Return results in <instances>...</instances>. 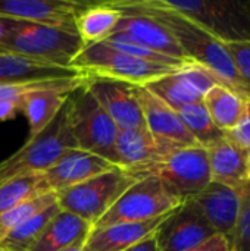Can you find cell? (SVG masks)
<instances>
[{
  "label": "cell",
  "instance_id": "6da1fadb",
  "mask_svg": "<svg viewBox=\"0 0 250 251\" xmlns=\"http://www.w3.org/2000/svg\"><path fill=\"white\" fill-rule=\"evenodd\" d=\"M108 3L121 13H141L161 22L174 35L189 60L208 68L225 87L246 97L243 84L225 44L197 24L177 12L158 6L153 0H113Z\"/></svg>",
  "mask_w": 250,
  "mask_h": 251
},
{
  "label": "cell",
  "instance_id": "7a4b0ae2",
  "mask_svg": "<svg viewBox=\"0 0 250 251\" xmlns=\"http://www.w3.org/2000/svg\"><path fill=\"white\" fill-rule=\"evenodd\" d=\"M84 47L77 31L0 18V50L56 66L71 68Z\"/></svg>",
  "mask_w": 250,
  "mask_h": 251
},
{
  "label": "cell",
  "instance_id": "3957f363",
  "mask_svg": "<svg viewBox=\"0 0 250 251\" xmlns=\"http://www.w3.org/2000/svg\"><path fill=\"white\" fill-rule=\"evenodd\" d=\"M66 116L77 149L97 154L119 168L116 154L119 129L91 96L85 84L68 96Z\"/></svg>",
  "mask_w": 250,
  "mask_h": 251
},
{
  "label": "cell",
  "instance_id": "277c9868",
  "mask_svg": "<svg viewBox=\"0 0 250 251\" xmlns=\"http://www.w3.org/2000/svg\"><path fill=\"white\" fill-rule=\"evenodd\" d=\"M228 43L250 41V0H153Z\"/></svg>",
  "mask_w": 250,
  "mask_h": 251
},
{
  "label": "cell",
  "instance_id": "5b68a950",
  "mask_svg": "<svg viewBox=\"0 0 250 251\" xmlns=\"http://www.w3.org/2000/svg\"><path fill=\"white\" fill-rule=\"evenodd\" d=\"M77 149L68 126L66 103L56 118L12 156L0 162V184L21 175L44 174L69 150Z\"/></svg>",
  "mask_w": 250,
  "mask_h": 251
},
{
  "label": "cell",
  "instance_id": "8992f818",
  "mask_svg": "<svg viewBox=\"0 0 250 251\" xmlns=\"http://www.w3.org/2000/svg\"><path fill=\"white\" fill-rule=\"evenodd\" d=\"M71 68L85 76L111 78L131 85H146L150 81L180 69L177 66L137 59L112 49L103 41L84 46L71 62Z\"/></svg>",
  "mask_w": 250,
  "mask_h": 251
},
{
  "label": "cell",
  "instance_id": "52a82bcc",
  "mask_svg": "<svg viewBox=\"0 0 250 251\" xmlns=\"http://www.w3.org/2000/svg\"><path fill=\"white\" fill-rule=\"evenodd\" d=\"M137 179L140 178L121 168H115L56 193L57 206L60 210L94 225Z\"/></svg>",
  "mask_w": 250,
  "mask_h": 251
},
{
  "label": "cell",
  "instance_id": "ba28073f",
  "mask_svg": "<svg viewBox=\"0 0 250 251\" xmlns=\"http://www.w3.org/2000/svg\"><path fill=\"white\" fill-rule=\"evenodd\" d=\"M183 204L174 197L155 175L137 179L116 203L100 218L93 229H102L116 224H136L161 218Z\"/></svg>",
  "mask_w": 250,
  "mask_h": 251
},
{
  "label": "cell",
  "instance_id": "9c48e42d",
  "mask_svg": "<svg viewBox=\"0 0 250 251\" xmlns=\"http://www.w3.org/2000/svg\"><path fill=\"white\" fill-rule=\"evenodd\" d=\"M152 175L158 176L164 187L183 203L212 182L208 151L200 146L175 149L155 168Z\"/></svg>",
  "mask_w": 250,
  "mask_h": 251
},
{
  "label": "cell",
  "instance_id": "30bf717a",
  "mask_svg": "<svg viewBox=\"0 0 250 251\" xmlns=\"http://www.w3.org/2000/svg\"><path fill=\"white\" fill-rule=\"evenodd\" d=\"M133 91L140 104L144 126L159 144L171 150L197 146L174 109L143 85H133Z\"/></svg>",
  "mask_w": 250,
  "mask_h": 251
},
{
  "label": "cell",
  "instance_id": "8fae6325",
  "mask_svg": "<svg viewBox=\"0 0 250 251\" xmlns=\"http://www.w3.org/2000/svg\"><path fill=\"white\" fill-rule=\"evenodd\" d=\"M84 84L118 129L146 128L131 84L102 76H87Z\"/></svg>",
  "mask_w": 250,
  "mask_h": 251
},
{
  "label": "cell",
  "instance_id": "7c38bea8",
  "mask_svg": "<svg viewBox=\"0 0 250 251\" xmlns=\"http://www.w3.org/2000/svg\"><path fill=\"white\" fill-rule=\"evenodd\" d=\"M214 235L217 232L187 201L169 213L155 232L161 251H189Z\"/></svg>",
  "mask_w": 250,
  "mask_h": 251
},
{
  "label": "cell",
  "instance_id": "4fadbf2b",
  "mask_svg": "<svg viewBox=\"0 0 250 251\" xmlns=\"http://www.w3.org/2000/svg\"><path fill=\"white\" fill-rule=\"evenodd\" d=\"M87 4L74 0H0V18L75 31V16Z\"/></svg>",
  "mask_w": 250,
  "mask_h": 251
},
{
  "label": "cell",
  "instance_id": "5bb4252c",
  "mask_svg": "<svg viewBox=\"0 0 250 251\" xmlns=\"http://www.w3.org/2000/svg\"><path fill=\"white\" fill-rule=\"evenodd\" d=\"M174 150L159 144L146 128L119 129L116 137V154L119 168L144 178Z\"/></svg>",
  "mask_w": 250,
  "mask_h": 251
},
{
  "label": "cell",
  "instance_id": "9a60e30c",
  "mask_svg": "<svg viewBox=\"0 0 250 251\" xmlns=\"http://www.w3.org/2000/svg\"><path fill=\"white\" fill-rule=\"evenodd\" d=\"M187 203L200 213L217 234L227 237L231 243L242 210L240 191L211 182L202 193L190 199Z\"/></svg>",
  "mask_w": 250,
  "mask_h": 251
},
{
  "label": "cell",
  "instance_id": "2e32d148",
  "mask_svg": "<svg viewBox=\"0 0 250 251\" xmlns=\"http://www.w3.org/2000/svg\"><path fill=\"white\" fill-rule=\"evenodd\" d=\"M85 75L75 78L55 79L49 85L29 93L24 101L21 112L29 125V138L40 134L60 112L68 96L85 82Z\"/></svg>",
  "mask_w": 250,
  "mask_h": 251
},
{
  "label": "cell",
  "instance_id": "e0dca14e",
  "mask_svg": "<svg viewBox=\"0 0 250 251\" xmlns=\"http://www.w3.org/2000/svg\"><path fill=\"white\" fill-rule=\"evenodd\" d=\"M113 34L131 40L159 54L181 62H190L169 29L152 16L141 13H122Z\"/></svg>",
  "mask_w": 250,
  "mask_h": 251
},
{
  "label": "cell",
  "instance_id": "ac0fdd59",
  "mask_svg": "<svg viewBox=\"0 0 250 251\" xmlns=\"http://www.w3.org/2000/svg\"><path fill=\"white\" fill-rule=\"evenodd\" d=\"M115 168L118 166L97 154L74 149L63 154L55 166L43 174V176L50 191L59 193Z\"/></svg>",
  "mask_w": 250,
  "mask_h": 251
},
{
  "label": "cell",
  "instance_id": "d6986e66",
  "mask_svg": "<svg viewBox=\"0 0 250 251\" xmlns=\"http://www.w3.org/2000/svg\"><path fill=\"white\" fill-rule=\"evenodd\" d=\"M212 182L243 193L250 182V153L227 137L206 149Z\"/></svg>",
  "mask_w": 250,
  "mask_h": 251
},
{
  "label": "cell",
  "instance_id": "ffe728a7",
  "mask_svg": "<svg viewBox=\"0 0 250 251\" xmlns=\"http://www.w3.org/2000/svg\"><path fill=\"white\" fill-rule=\"evenodd\" d=\"M83 74L74 68L56 66L0 50V85L75 78Z\"/></svg>",
  "mask_w": 250,
  "mask_h": 251
},
{
  "label": "cell",
  "instance_id": "44dd1931",
  "mask_svg": "<svg viewBox=\"0 0 250 251\" xmlns=\"http://www.w3.org/2000/svg\"><path fill=\"white\" fill-rule=\"evenodd\" d=\"M172 213V212H171ZM169 216L164 215L144 222L116 224L102 229H93L85 241L88 251H124L155 234L161 224Z\"/></svg>",
  "mask_w": 250,
  "mask_h": 251
},
{
  "label": "cell",
  "instance_id": "7402d4cb",
  "mask_svg": "<svg viewBox=\"0 0 250 251\" xmlns=\"http://www.w3.org/2000/svg\"><path fill=\"white\" fill-rule=\"evenodd\" d=\"M93 231L87 221L59 210L29 251H63L69 247L85 244Z\"/></svg>",
  "mask_w": 250,
  "mask_h": 251
},
{
  "label": "cell",
  "instance_id": "603a6c76",
  "mask_svg": "<svg viewBox=\"0 0 250 251\" xmlns=\"http://www.w3.org/2000/svg\"><path fill=\"white\" fill-rule=\"evenodd\" d=\"M121 16L122 13L108 1L88 3L75 16V31L84 46L102 43L113 34Z\"/></svg>",
  "mask_w": 250,
  "mask_h": 251
},
{
  "label": "cell",
  "instance_id": "cb8c5ba5",
  "mask_svg": "<svg viewBox=\"0 0 250 251\" xmlns=\"http://www.w3.org/2000/svg\"><path fill=\"white\" fill-rule=\"evenodd\" d=\"M203 104L214 124L224 134H227L234 129L242 121L246 112L248 99L236 93L234 90L220 84L205 94Z\"/></svg>",
  "mask_w": 250,
  "mask_h": 251
},
{
  "label": "cell",
  "instance_id": "d4e9b609",
  "mask_svg": "<svg viewBox=\"0 0 250 251\" xmlns=\"http://www.w3.org/2000/svg\"><path fill=\"white\" fill-rule=\"evenodd\" d=\"M183 68V66H181ZM175 112L203 100V96L181 75L180 69L143 85Z\"/></svg>",
  "mask_w": 250,
  "mask_h": 251
},
{
  "label": "cell",
  "instance_id": "484cf974",
  "mask_svg": "<svg viewBox=\"0 0 250 251\" xmlns=\"http://www.w3.org/2000/svg\"><path fill=\"white\" fill-rule=\"evenodd\" d=\"M46 193H50V188L43 174H28L10 178L0 184V215Z\"/></svg>",
  "mask_w": 250,
  "mask_h": 251
},
{
  "label": "cell",
  "instance_id": "4316f807",
  "mask_svg": "<svg viewBox=\"0 0 250 251\" xmlns=\"http://www.w3.org/2000/svg\"><path fill=\"white\" fill-rule=\"evenodd\" d=\"M181 122L190 132V135L194 138L197 146L203 149H209L220 140L225 137V134L214 124L212 118L209 116L203 100L184 106L180 110H177Z\"/></svg>",
  "mask_w": 250,
  "mask_h": 251
},
{
  "label": "cell",
  "instance_id": "83f0119b",
  "mask_svg": "<svg viewBox=\"0 0 250 251\" xmlns=\"http://www.w3.org/2000/svg\"><path fill=\"white\" fill-rule=\"evenodd\" d=\"M60 210L57 201L50 207L44 209L43 212L31 216L24 224L12 229L1 241L0 249L7 251H29L31 247L37 243L40 235L43 234L44 228L53 219V216Z\"/></svg>",
  "mask_w": 250,
  "mask_h": 251
},
{
  "label": "cell",
  "instance_id": "f1b7e54d",
  "mask_svg": "<svg viewBox=\"0 0 250 251\" xmlns=\"http://www.w3.org/2000/svg\"><path fill=\"white\" fill-rule=\"evenodd\" d=\"M56 200V193L50 191L46 193L40 197H35L27 203L19 204L18 207L0 215V241L16 226H19L21 224H24L27 219H29L31 216L43 212L44 209L50 207L52 204H55Z\"/></svg>",
  "mask_w": 250,
  "mask_h": 251
},
{
  "label": "cell",
  "instance_id": "f546056e",
  "mask_svg": "<svg viewBox=\"0 0 250 251\" xmlns=\"http://www.w3.org/2000/svg\"><path fill=\"white\" fill-rule=\"evenodd\" d=\"M233 251H250V182L242 193V210L231 237Z\"/></svg>",
  "mask_w": 250,
  "mask_h": 251
},
{
  "label": "cell",
  "instance_id": "4dcf8cb0",
  "mask_svg": "<svg viewBox=\"0 0 250 251\" xmlns=\"http://www.w3.org/2000/svg\"><path fill=\"white\" fill-rule=\"evenodd\" d=\"M180 72L203 97L215 85L222 84L214 72H211L208 68H205V66L196 63V62H189L187 65L180 68Z\"/></svg>",
  "mask_w": 250,
  "mask_h": 251
},
{
  "label": "cell",
  "instance_id": "1f68e13d",
  "mask_svg": "<svg viewBox=\"0 0 250 251\" xmlns=\"http://www.w3.org/2000/svg\"><path fill=\"white\" fill-rule=\"evenodd\" d=\"M236 72L243 84L245 94L250 99V41L249 43H228L225 44Z\"/></svg>",
  "mask_w": 250,
  "mask_h": 251
},
{
  "label": "cell",
  "instance_id": "d6a6232c",
  "mask_svg": "<svg viewBox=\"0 0 250 251\" xmlns=\"http://www.w3.org/2000/svg\"><path fill=\"white\" fill-rule=\"evenodd\" d=\"M225 137L230 141H233L236 146L242 147L243 150L250 153V99H248L246 112H245L242 121L239 122V125L234 129L227 132Z\"/></svg>",
  "mask_w": 250,
  "mask_h": 251
},
{
  "label": "cell",
  "instance_id": "836d02e7",
  "mask_svg": "<svg viewBox=\"0 0 250 251\" xmlns=\"http://www.w3.org/2000/svg\"><path fill=\"white\" fill-rule=\"evenodd\" d=\"M189 251H233V249H231V243L227 237L217 234L212 238H209L206 243Z\"/></svg>",
  "mask_w": 250,
  "mask_h": 251
},
{
  "label": "cell",
  "instance_id": "e575fe53",
  "mask_svg": "<svg viewBox=\"0 0 250 251\" xmlns=\"http://www.w3.org/2000/svg\"><path fill=\"white\" fill-rule=\"evenodd\" d=\"M22 109V104L13 101H0V122L13 119Z\"/></svg>",
  "mask_w": 250,
  "mask_h": 251
},
{
  "label": "cell",
  "instance_id": "d590c367",
  "mask_svg": "<svg viewBox=\"0 0 250 251\" xmlns=\"http://www.w3.org/2000/svg\"><path fill=\"white\" fill-rule=\"evenodd\" d=\"M124 251H161L159 250V246H158V241H156V237L155 234L149 235L147 238H144L143 241L131 246L130 249Z\"/></svg>",
  "mask_w": 250,
  "mask_h": 251
},
{
  "label": "cell",
  "instance_id": "8d00e7d4",
  "mask_svg": "<svg viewBox=\"0 0 250 251\" xmlns=\"http://www.w3.org/2000/svg\"><path fill=\"white\" fill-rule=\"evenodd\" d=\"M63 251H88L85 249V244H83V246H75V247H69V249H66V250Z\"/></svg>",
  "mask_w": 250,
  "mask_h": 251
},
{
  "label": "cell",
  "instance_id": "74e56055",
  "mask_svg": "<svg viewBox=\"0 0 250 251\" xmlns=\"http://www.w3.org/2000/svg\"><path fill=\"white\" fill-rule=\"evenodd\" d=\"M0 251H7V250H3V249H0Z\"/></svg>",
  "mask_w": 250,
  "mask_h": 251
}]
</instances>
